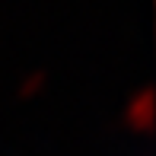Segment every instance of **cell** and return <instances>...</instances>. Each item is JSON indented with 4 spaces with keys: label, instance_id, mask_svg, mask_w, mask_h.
I'll list each match as a JSON object with an SVG mask.
<instances>
[{
    "label": "cell",
    "instance_id": "6da1fadb",
    "mask_svg": "<svg viewBox=\"0 0 156 156\" xmlns=\"http://www.w3.org/2000/svg\"><path fill=\"white\" fill-rule=\"evenodd\" d=\"M124 118H127V124L137 127V131H150V124H153V89L150 86L137 89V93L131 96V102H127V108H124Z\"/></svg>",
    "mask_w": 156,
    "mask_h": 156
},
{
    "label": "cell",
    "instance_id": "7a4b0ae2",
    "mask_svg": "<svg viewBox=\"0 0 156 156\" xmlns=\"http://www.w3.org/2000/svg\"><path fill=\"white\" fill-rule=\"evenodd\" d=\"M45 70H35V73H29V76H23V83H19V96L23 99H29V96H35L41 89V83H45Z\"/></svg>",
    "mask_w": 156,
    "mask_h": 156
}]
</instances>
